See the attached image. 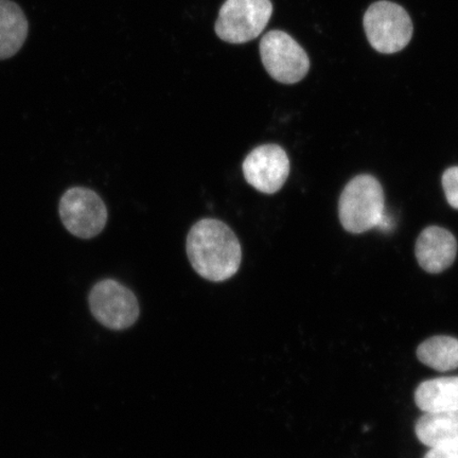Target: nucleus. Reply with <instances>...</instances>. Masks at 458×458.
<instances>
[{
	"mask_svg": "<svg viewBox=\"0 0 458 458\" xmlns=\"http://www.w3.org/2000/svg\"><path fill=\"white\" fill-rule=\"evenodd\" d=\"M186 250L194 271L209 282H225L242 265V245L232 229L219 220L196 223L188 233Z\"/></svg>",
	"mask_w": 458,
	"mask_h": 458,
	"instance_id": "obj_1",
	"label": "nucleus"
},
{
	"mask_svg": "<svg viewBox=\"0 0 458 458\" xmlns=\"http://www.w3.org/2000/svg\"><path fill=\"white\" fill-rule=\"evenodd\" d=\"M386 213L383 188L376 177H354L344 189L339 202V216L345 231L362 233L379 225Z\"/></svg>",
	"mask_w": 458,
	"mask_h": 458,
	"instance_id": "obj_2",
	"label": "nucleus"
},
{
	"mask_svg": "<svg viewBox=\"0 0 458 458\" xmlns=\"http://www.w3.org/2000/svg\"><path fill=\"white\" fill-rule=\"evenodd\" d=\"M272 15L271 0H226L219 11L215 31L226 43H249L260 36Z\"/></svg>",
	"mask_w": 458,
	"mask_h": 458,
	"instance_id": "obj_3",
	"label": "nucleus"
},
{
	"mask_svg": "<svg viewBox=\"0 0 458 458\" xmlns=\"http://www.w3.org/2000/svg\"><path fill=\"white\" fill-rule=\"evenodd\" d=\"M364 29L372 48L381 54H396L413 37V22L401 5L381 0L372 4L364 15Z\"/></svg>",
	"mask_w": 458,
	"mask_h": 458,
	"instance_id": "obj_4",
	"label": "nucleus"
},
{
	"mask_svg": "<svg viewBox=\"0 0 458 458\" xmlns=\"http://www.w3.org/2000/svg\"><path fill=\"white\" fill-rule=\"evenodd\" d=\"M259 50L263 66L279 83H299L310 70L306 50L284 31L272 30L265 34Z\"/></svg>",
	"mask_w": 458,
	"mask_h": 458,
	"instance_id": "obj_5",
	"label": "nucleus"
},
{
	"mask_svg": "<svg viewBox=\"0 0 458 458\" xmlns=\"http://www.w3.org/2000/svg\"><path fill=\"white\" fill-rule=\"evenodd\" d=\"M59 211L63 225L78 238L98 236L106 225V206L98 194L89 188L68 189L60 200Z\"/></svg>",
	"mask_w": 458,
	"mask_h": 458,
	"instance_id": "obj_6",
	"label": "nucleus"
},
{
	"mask_svg": "<svg viewBox=\"0 0 458 458\" xmlns=\"http://www.w3.org/2000/svg\"><path fill=\"white\" fill-rule=\"evenodd\" d=\"M89 301L94 318L108 329H127L140 317L139 301L133 292L114 279L97 283Z\"/></svg>",
	"mask_w": 458,
	"mask_h": 458,
	"instance_id": "obj_7",
	"label": "nucleus"
},
{
	"mask_svg": "<svg viewBox=\"0 0 458 458\" xmlns=\"http://www.w3.org/2000/svg\"><path fill=\"white\" fill-rule=\"evenodd\" d=\"M242 171L245 181L256 191L276 193L290 174L288 154L278 145L257 147L244 159Z\"/></svg>",
	"mask_w": 458,
	"mask_h": 458,
	"instance_id": "obj_8",
	"label": "nucleus"
},
{
	"mask_svg": "<svg viewBox=\"0 0 458 458\" xmlns=\"http://www.w3.org/2000/svg\"><path fill=\"white\" fill-rule=\"evenodd\" d=\"M415 251L423 270L442 273L454 265L457 254L456 239L445 228L428 227L418 237Z\"/></svg>",
	"mask_w": 458,
	"mask_h": 458,
	"instance_id": "obj_9",
	"label": "nucleus"
},
{
	"mask_svg": "<svg viewBox=\"0 0 458 458\" xmlns=\"http://www.w3.org/2000/svg\"><path fill=\"white\" fill-rule=\"evenodd\" d=\"M29 31L24 11L13 0H0V60L14 56L24 46Z\"/></svg>",
	"mask_w": 458,
	"mask_h": 458,
	"instance_id": "obj_10",
	"label": "nucleus"
},
{
	"mask_svg": "<svg viewBox=\"0 0 458 458\" xmlns=\"http://www.w3.org/2000/svg\"><path fill=\"white\" fill-rule=\"evenodd\" d=\"M418 439L428 446L458 444V411H428L418 420L415 427Z\"/></svg>",
	"mask_w": 458,
	"mask_h": 458,
	"instance_id": "obj_11",
	"label": "nucleus"
},
{
	"mask_svg": "<svg viewBox=\"0 0 458 458\" xmlns=\"http://www.w3.org/2000/svg\"><path fill=\"white\" fill-rule=\"evenodd\" d=\"M418 408L428 411H458V377H444L422 382L417 387Z\"/></svg>",
	"mask_w": 458,
	"mask_h": 458,
	"instance_id": "obj_12",
	"label": "nucleus"
},
{
	"mask_svg": "<svg viewBox=\"0 0 458 458\" xmlns=\"http://www.w3.org/2000/svg\"><path fill=\"white\" fill-rule=\"evenodd\" d=\"M420 362L437 371L458 369V340L450 336H434L417 349Z\"/></svg>",
	"mask_w": 458,
	"mask_h": 458,
	"instance_id": "obj_13",
	"label": "nucleus"
},
{
	"mask_svg": "<svg viewBox=\"0 0 458 458\" xmlns=\"http://www.w3.org/2000/svg\"><path fill=\"white\" fill-rule=\"evenodd\" d=\"M443 187L451 208L458 209V167L445 170L443 175Z\"/></svg>",
	"mask_w": 458,
	"mask_h": 458,
	"instance_id": "obj_14",
	"label": "nucleus"
},
{
	"mask_svg": "<svg viewBox=\"0 0 458 458\" xmlns=\"http://www.w3.org/2000/svg\"><path fill=\"white\" fill-rule=\"evenodd\" d=\"M423 458H458V444L431 448Z\"/></svg>",
	"mask_w": 458,
	"mask_h": 458,
	"instance_id": "obj_15",
	"label": "nucleus"
}]
</instances>
